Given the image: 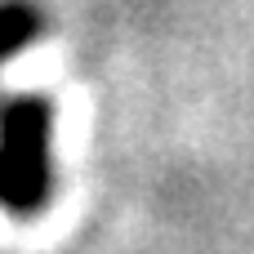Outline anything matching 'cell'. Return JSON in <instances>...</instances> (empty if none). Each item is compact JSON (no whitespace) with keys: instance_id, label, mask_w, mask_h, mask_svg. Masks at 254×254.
Wrapping results in <instances>:
<instances>
[{"instance_id":"obj_1","label":"cell","mask_w":254,"mask_h":254,"mask_svg":"<svg viewBox=\"0 0 254 254\" xmlns=\"http://www.w3.org/2000/svg\"><path fill=\"white\" fill-rule=\"evenodd\" d=\"M54 201V107L40 94L0 98V210L36 223Z\"/></svg>"},{"instance_id":"obj_2","label":"cell","mask_w":254,"mask_h":254,"mask_svg":"<svg viewBox=\"0 0 254 254\" xmlns=\"http://www.w3.org/2000/svg\"><path fill=\"white\" fill-rule=\"evenodd\" d=\"M40 31H45V9L36 0H0V67L27 45H36Z\"/></svg>"}]
</instances>
